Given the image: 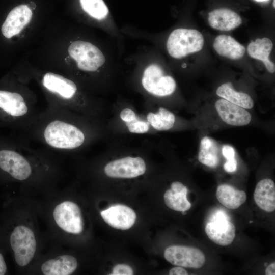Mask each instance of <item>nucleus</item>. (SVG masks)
I'll return each mask as SVG.
<instances>
[{
	"label": "nucleus",
	"instance_id": "nucleus-2",
	"mask_svg": "<svg viewBox=\"0 0 275 275\" xmlns=\"http://www.w3.org/2000/svg\"><path fill=\"white\" fill-rule=\"evenodd\" d=\"M108 133L115 135L151 134L155 132L147 123L143 113H139L133 105L119 101L111 109L106 121Z\"/></svg>",
	"mask_w": 275,
	"mask_h": 275
},
{
	"label": "nucleus",
	"instance_id": "nucleus-10",
	"mask_svg": "<svg viewBox=\"0 0 275 275\" xmlns=\"http://www.w3.org/2000/svg\"><path fill=\"white\" fill-rule=\"evenodd\" d=\"M0 168L20 181L29 178L32 173L28 159L22 154L12 150H0Z\"/></svg>",
	"mask_w": 275,
	"mask_h": 275
},
{
	"label": "nucleus",
	"instance_id": "nucleus-4",
	"mask_svg": "<svg viewBox=\"0 0 275 275\" xmlns=\"http://www.w3.org/2000/svg\"><path fill=\"white\" fill-rule=\"evenodd\" d=\"M204 44V37L199 31L178 28L173 31L168 37L167 49L172 58L181 59L200 51Z\"/></svg>",
	"mask_w": 275,
	"mask_h": 275
},
{
	"label": "nucleus",
	"instance_id": "nucleus-26",
	"mask_svg": "<svg viewBox=\"0 0 275 275\" xmlns=\"http://www.w3.org/2000/svg\"><path fill=\"white\" fill-rule=\"evenodd\" d=\"M132 268L127 264H117L114 266L111 275H132Z\"/></svg>",
	"mask_w": 275,
	"mask_h": 275
},
{
	"label": "nucleus",
	"instance_id": "nucleus-12",
	"mask_svg": "<svg viewBox=\"0 0 275 275\" xmlns=\"http://www.w3.org/2000/svg\"><path fill=\"white\" fill-rule=\"evenodd\" d=\"M215 107L221 119L227 124L241 126L251 121V115L245 108L223 98L216 101Z\"/></svg>",
	"mask_w": 275,
	"mask_h": 275
},
{
	"label": "nucleus",
	"instance_id": "nucleus-14",
	"mask_svg": "<svg viewBox=\"0 0 275 275\" xmlns=\"http://www.w3.org/2000/svg\"><path fill=\"white\" fill-rule=\"evenodd\" d=\"M32 17L31 9L26 5H20L13 9L2 25L4 36L10 38L19 33L30 22Z\"/></svg>",
	"mask_w": 275,
	"mask_h": 275
},
{
	"label": "nucleus",
	"instance_id": "nucleus-3",
	"mask_svg": "<svg viewBox=\"0 0 275 275\" xmlns=\"http://www.w3.org/2000/svg\"><path fill=\"white\" fill-rule=\"evenodd\" d=\"M140 84L141 89L148 97L147 103L151 98H162L172 95L176 89V82L174 78L165 73L163 68L158 64H151L148 65L143 71Z\"/></svg>",
	"mask_w": 275,
	"mask_h": 275
},
{
	"label": "nucleus",
	"instance_id": "nucleus-28",
	"mask_svg": "<svg viewBox=\"0 0 275 275\" xmlns=\"http://www.w3.org/2000/svg\"><path fill=\"white\" fill-rule=\"evenodd\" d=\"M222 152L226 159L235 157V151L234 148L230 145H224L222 149Z\"/></svg>",
	"mask_w": 275,
	"mask_h": 275
},
{
	"label": "nucleus",
	"instance_id": "nucleus-31",
	"mask_svg": "<svg viewBox=\"0 0 275 275\" xmlns=\"http://www.w3.org/2000/svg\"><path fill=\"white\" fill-rule=\"evenodd\" d=\"M266 275H274L275 274V263H272L268 265L265 270Z\"/></svg>",
	"mask_w": 275,
	"mask_h": 275
},
{
	"label": "nucleus",
	"instance_id": "nucleus-20",
	"mask_svg": "<svg viewBox=\"0 0 275 275\" xmlns=\"http://www.w3.org/2000/svg\"><path fill=\"white\" fill-rule=\"evenodd\" d=\"M77 267L76 258L71 255H64L45 261L41 266L45 275H69Z\"/></svg>",
	"mask_w": 275,
	"mask_h": 275
},
{
	"label": "nucleus",
	"instance_id": "nucleus-27",
	"mask_svg": "<svg viewBox=\"0 0 275 275\" xmlns=\"http://www.w3.org/2000/svg\"><path fill=\"white\" fill-rule=\"evenodd\" d=\"M237 168V162L235 157L226 159L224 164V169L225 171L229 173L234 172Z\"/></svg>",
	"mask_w": 275,
	"mask_h": 275
},
{
	"label": "nucleus",
	"instance_id": "nucleus-25",
	"mask_svg": "<svg viewBox=\"0 0 275 275\" xmlns=\"http://www.w3.org/2000/svg\"><path fill=\"white\" fill-rule=\"evenodd\" d=\"M82 9L91 17L97 19H104L108 9L103 0H80Z\"/></svg>",
	"mask_w": 275,
	"mask_h": 275
},
{
	"label": "nucleus",
	"instance_id": "nucleus-32",
	"mask_svg": "<svg viewBox=\"0 0 275 275\" xmlns=\"http://www.w3.org/2000/svg\"><path fill=\"white\" fill-rule=\"evenodd\" d=\"M30 6H31V7H32V9H34L36 7V5L33 2H31L30 3Z\"/></svg>",
	"mask_w": 275,
	"mask_h": 275
},
{
	"label": "nucleus",
	"instance_id": "nucleus-24",
	"mask_svg": "<svg viewBox=\"0 0 275 275\" xmlns=\"http://www.w3.org/2000/svg\"><path fill=\"white\" fill-rule=\"evenodd\" d=\"M198 160L202 164L210 168H215L219 163L217 146L215 141L208 136H204L201 140Z\"/></svg>",
	"mask_w": 275,
	"mask_h": 275
},
{
	"label": "nucleus",
	"instance_id": "nucleus-5",
	"mask_svg": "<svg viewBox=\"0 0 275 275\" xmlns=\"http://www.w3.org/2000/svg\"><path fill=\"white\" fill-rule=\"evenodd\" d=\"M68 51L76 62L78 68L85 72H96L102 67L105 62L102 52L89 42L74 41L69 46Z\"/></svg>",
	"mask_w": 275,
	"mask_h": 275
},
{
	"label": "nucleus",
	"instance_id": "nucleus-13",
	"mask_svg": "<svg viewBox=\"0 0 275 275\" xmlns=\"http://www.w3.org/2000/svg\"><path fill=\"white\" fill-rule=\"evenodd\" d=\"M143 113L147 123L155 132L171 130L175 125L176 116L163 106L155 108L152 105H145Z\"/></svg>",
	"mask_w": 275,
	"mask_h": 275
},
{
	"label": "nucleus",
	"instance_id": "nucleus-15",
	"mask_svg": "<svg viewBox=\"0 0 275 275\" xmlns=\"http://www.w3.org/2000/svg\"><path fill=\"white\" fill-rule=\"evenodd\" d=\"M208 21L214 29L229 31L238 27L242 23L240 16L228 8L215 9L208 13Z\"/></svg>",
	"mask_w": 275,
	"mask_h": 275
},
{
	"label": "nucleus",
	"instance_id": "nucleus-6",
	"mask_svg": "<svg viewBox=\"0 0 275 275\" xmlns=\"http://www.w3.org/2000/svg\"><path fill=\"white\" fill-rule=\"evenodd\" d=\"M10 242L17 264L20 266L28 265L36 249V241L32 230L23 225L16 227L11 234Z\"/></svg>",
	"mask_w": 275,
	"mask_h": 275
},
{
	"label": "nucleus",
	"instance_id": "nucleus-34",
	"mask_svg": "<svg viewBox=\"0 0 275 275\" xmlns=\"http://www.w3.org/2000/svg\"><path fill=\"white\" fill-rule=\"evenodd\" d=\"M182 214H183V215L186 214V211H182Z\"/></svg>",
	"mask_w": 275,
	"mask_h": 275
},
{
	"label": "nucleus",
	"instance_id": "nucleus-1",
	"mask_svg": "<svg viewBox=\"0 0 275 275\" xmlns=\"http://www.w3.org/2000/svg\"><path fill=\"white\" fill-rule=\"evenodd\" d=\"M107 133L106 121L71 112L67 118L57 117L46 123L42 136L45 143L51 148L75 150Z\"/></svg>",
	"mask_w": 275,
	"mask_h": 275
},
{
	"label": "nucleus",
	"instance_id": "nucleus-17",
	"mask_svg": "<svg viewBox=\"0 0 275 275\" xmlns=\"http://www.w3.org/2000/svg\"><path fill=\"white\" fill-rule=\"evenodd\" d=\"M188 189L182 183L174 181L171 184V188L164 194V201L170 209L177 211H187L191 206L187 198Z\"/></svg>",
	"mask_w": 275,
	"mask_h": 275
},
{
	"label": "nucleus",
	"instance_id": "nucleus-19",
	"mask_svg": "<svg viewBox=\"0 0 275 275\" xmlns=\"http://www.w3.org/2000/svg\"><path fill=\"white\" fill-rule=\"evenodd\" d=\"M213 46L221 56L231 60H239L244 55L245 48L231 36L221 35L217 36Z\"/></svg>",
	"mask_w": 275,
	"mask_h": 275
},
{
	"label": "nucleus",
	"instance_id": "nucleus-11",
	"mask_svg": "<svg viewBox=\"0 0 275 275\" xmlns=\"http://www.w3.org/2000/svg\"><path fill=\"white\" fill-rule=\"evenodd\" d=\"M103 220L111 227L121 230L130 229L136 219L135 212L129 207L116 204L100 212Z\"/></svg>",
	"mask_w": 275,
	"mask_h": 275
},
{
	"label": "nucleus",
	"instance_id": "nucleus-22",
	"mask_svg": "<svg viewBox=\"0 0 275 275\" xmlns=\"http://www.w3.org/2000/svg\"><path fill=\"white\" fill-rule=\"evenodd\" d=\"M216 197L222 205L230 209L238 208L246 199V195L244 191L226 184H221L217 187Z\"/></svg>",
	"mask_w": 275,
	"mask_h": 275
},
{
	"label": "nucleus",
	"instance_id": "nucleus-9",
	"mask_svg": "<svg viewBox=\"0 0 275 275\" xmlns=\"http://www.w3.org/2000/svg\"><path fill=\"white\" fill-rule=\"evenodd\" d=\"M164 257L171 264L186 268H200L205 262L204 253L192 246H170L164 251Z\"/></svg>",
	"mask_w": 275,
	"mask_h": 275
},
{
	"label": "nucleus",
	"instance_id": "nucleus-18",
	"mask_svg": "<svg viewBox=\"0 0 275 275\" xmlns=\"http://www.w3.org/2000/svg\"><path fill=\"white\" fill-rule=\"evenodd\" d=\"M254 199L262 210L271 212L275 210V184L268 178L260 180L256 185Z\"/></svg>",
	"mask_w": 275,
	"mask_h": 275
},
{
	"label": "nucleus",
	"instance_id": "nucleus-33",
	"mask_svg": "<svg viewBox=\"0 0 275 275\" xmlns=\"http://www.w3.org/2000/svg\"><path fill=\"white\" fill-rule=\"evenodd\" d=\"M257 2H266V1H268V0H255Z\"/></svg>",
	"mask_w": 275,
	"mask_h": 275
},
{
	"label": "nucleus",
	"instance_id": "nucleus-21",
	"mask_svg": "<svg viewBox=\"0 0 275 275\" xmlns=\"http://www.w3.org/2000/svg\"><path fill=\"white\" fill-rule=\"evenodd\" d=\"M273 48V43L268 38H257L251 41L248 46V53L252 58L261 61L267 71L273 73L275 65L269 60V55Z\"/></svg>",
	"mask_w": 275,
	"mask_h": 275
},
{
	"label": "nucleus",
	"instance_id": "nucleus-16",
	"mask_svg": "<svg viewBox=\"0 0 275 275\" xmlns=\"http://www.w3.org/2000/svg\"><path fill=\"white\" fill-rule=\"evenodd\" d=\"M0 108L12 117L22 119L31 113V108L21 94L4 90H0Z\"/></svg>",
	"mask_w": 275,
	"mask_h": 275
},
{
	"label": "nucleus",
	"instance_id": "nucleus-30",
	"mask_svg": "<svg viewBox=\"0 0 275 275\" xmlns=\"http://www.w3.org/2000/svg\"><path fill=\"white\" fill-rule=\"evenodd\" d=\"M7 271V266L3 255L0 253V275H4Z\"/></svg>",
	"mask_w": 275,
	"mask_h": 275
},
{
	"label": "nucleus",
	"instance_id": "nucleus-29",
	"mask_svg": "<svg viewBox=\"0 0 275 275\" xmlns=\"http://www.w3.org/2000/svg\"><path fill=\"white\" fill-rule=\"evenodd\" d=\"M170 275H187L188 274L186 270L182 267L178 266L173 267L169 271Z\"/></svg>",
	"mask_w": 275,
	"mask_h": 275
},
{
	"label": "nucleus",
	"instance_id": "nucleus-8",
	"mask_svg": "<svg viewBox=\"0 0 275 275\" xmlns=\"http://www.w3.org/2000/svg\"><path fill=\"white\" fill-rule=\"evenodd\" d=\"M235 227L228 220L224 212L217 211L212 221L207 223L205 228L208 237L215 244L227 246L231 244L235 237Z\"/></svg>",
	"mask_w": 275,
	"mask_h": 275
},
{
	"label": "nucleus",
	"instance_id": "nucleus-7",
	"mask_svg": "<svg viewBox=\"0 0 275 275\" xmlns=\"http://www.w3.org/2000/svg\"><path fill=\"white\" fill-rule=\"evenodd\" d=\"M53 216L58 226L66 232L78 234L83 230L80 209L73 202L66 201L57 205Z\"/></svg>",
	"mask_w": 275,
	"mask_h": 275
},
{
	"label": "nucleus",
	"instance_id": "nucleus-23",
	"mask_svg": "<svg viewBox=\"0 0 275 275\" xmlns=\"http://www.w3.org/2000/svg\"><path fill=\"white\" fill-rule=\"evenodd\" d=\"M216 93L223 99L245 109H251L254 106L252 97L245 93L235 91L230 82L221 85Z\"/></svg>",
	"mask_w": 275,
	"mask_h": 275
}]
</instances>
